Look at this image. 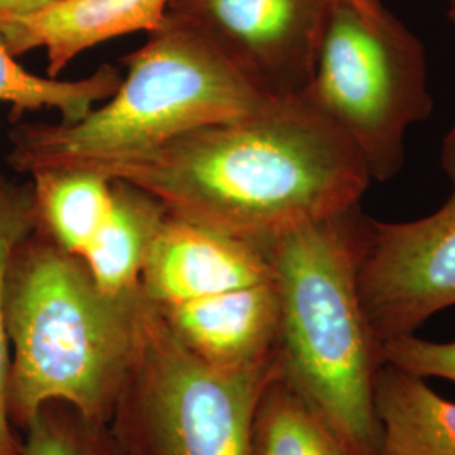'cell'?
I'll return each mask as SVG.
<instances>
[{
	"label": "cell",
	"mask_w": 455,
	"mask_h": 455,
	"mask_svg": "<svg viewBox=\"0 0 455 455\" xmlns=\"http://www.w3.org/2000/svg\"><path fill=\"white\" fill-rule=\"evenodd\" d=\"M88 171L146 193L167 216L265 250L295 228L356 210L373 182L306 92Z\"/></svg>",
	"instance_id": "cell-1"
},
{
	"label": "cell",
	"mask_w": 455,
	"mask_h": 455,
	"mask_svg": "<svg viewBox=\"0 0 455 455\" xmlns=\"http://www.w3.org/2000/svg\"><path fill=\"white\" fill-rule=\"evenodd\" d=\"M124 61L116 92L76 122L24 124L9 163L31 178L88 171L210 125L242 120L276 95L191 20L167 11L161 28Z\"/></svg>",
	"instance_id": "cell-2"
},
{
	"label": "cell",
	"mask_w": 455,
	"mask_h": 455,
	"mask_svg": "<svg viewBox=\"0 0 455 455\" xmlns=\"http://www.w3.org/2000/svg\"><path fill=\"white\" fill-rule=\"evenodd\" d=\"M361 206L268 244L280 300L278 371L351 455H378L374 378L385 363L358 292Z\"/></svg>",
	"instance_id": "cell-3"
},
{
	"label": "cell",
	"mask_w": 455,
	"mask_h": 455,
	"mask_svg": "<svg viewBox=\"0 0 455 455\" xmlns=\"http://www.w3.org/2000/svg\"><path fill=\"white\" fill-rule=\"evenodd\" d=\"M147 304L142 289L101 292L78 257L26 236L5 280L11 390L24 419L65 403L88 422L105 420L129 379Z\"/></svg>",
	"instance_id": "cell-4"
},
{
	"label": "cell",
	"mask_w": 455,
	"mask_h": 455,
	"mask_svg": "<svg viewBox=\"0 0 455 455\" xmlns=\"http://www.w3.org/2000/svg\"><path fill=\"white\" fill-rule=\"evenodd\" d=\"M306 93L349 137L371 180L381 184L402 172L410 127L434 110L420 39L390 11L364 16L342 2L331 4Z\"/></svg>",
	"instance_id": "cell-5"
},
{
	"label": "cell",
	"mask_w": 455,
	"mask_h": 455,
	"mask_svg": "<svg viewBox=\"0 0 455 455\" xmlns=\"http://www.w3.org/2000/svg\"><path fill=\"white\" fill-rule=\"evenodd\" d=\"M276 373V358L236 370L197 358L148 300L120 396L131 402L133 449L139 455H255V413Z\"/></svg>",
	"instance_id": "cell-6"
},
{
	"label": "cell",
	"mask_w": 455,
	"mask_h": 455,
	"mask_svg": "<svg viewBox=\"0 0 455 455\" xmlns=\"http://www.w3.org/2000/svg\"><path fill=\"white\" fill-rule=\"evenodd\" d=\"M358 292L378 341L411 336L455 306V191L420 220H368Z\"/></svg>",
	"instance_id": "cell-7"
},
{
	"label": "cell",
	"mask_w": 455,
	"mask_h": 455,
	"mask_svg": "<svg viewBox=\"0 0 455 455\" xmlns=\"http://www.w3.org/2000/svg\"><path fill=\"white\" fill-rule=\"evenodd\" d=\"M332 0H172L276 97L309 88Z\"/></svg>",
	"instance_id": "cell-8"
},
{
	"label": "cell",
	"mask_w": 455,
	"mask_h": 455,
	"mask_svg": "<svg viewBox=\"0 0 455 455\" xmlns=\"http://www.w3.org/2000/svg\"><path fill=\"white\" fill-rule=\"evenodd\" d=\"M274 280L268 251L210 228L165 216L147 255L140 287L157 307Z\"/></svg>",
	"instance_id": "cell-9"
},
{
	"label": "cell",
	"mask_w": 455,
	"mask_h": 455,
	"mask_svg": "<svg viewBox=\"0 0 455 455\" xmlns=\"http://www.w3.org/2000/svg\"><path fill=\"white\" fill-rule=\"evenodd\" d=\"M159 309L174 336L212 366L236 370L276 358L280 300L275 278Z\"/></svg>",
	"instance_id": "cell-10"
},
{
	"label": "cell",
	"mask_w": 455,
	"mask_h": 455,
	"mask_svg": "<svg viewBox=\"0 0 455 455\" xmlns=\"http://www.w3.org/2000/svg\"><path fill=\"white\" fill-rule=\"evenodd\" d=\"M172 0H56L28 16L0 22V37L20 56L44 49L48 76L58 78L83 51L125 34L152 33Z\"/></svg>",
	"instance_id": "cell-11"
},
{
	"label": "cell",
	"mask_w": 455,
	"mask_h": 455,
	"mask_svg": "<svg viewBox=\"0 0 455 455\" xmlns=\"http://www.w3.org/2000/svg\"><path fill=\"white\" fill-rule=\"evenodd\" d=\"M373 405L381 430L378 455H455V402L442 398L422 376L383 363Z\"/></svg>",
	"instance_id": "cell-12"
},
{
	"label": "cell",
	"mask_w": 455,
	"mask_h": 455,
	"mask_svg": "<svg viewBox=\"0 0 455 455\" xmlns=\"http://www.w3.org/2000/svg\"><path fill=\"white\" fill-rule=\"evenodd\" d=\"M114 203L80 260L107 295L139 292L147 255L167 212L146 193L112 180Z\"/></svg>",
	"instance_id": "cell-13"
},
{
	"label": "cell",
	"mask_w": 455,
	"mask_h": 455,
	"mask_svg": "<svg viewBox=\"0 0 455 455\" xmlns=\"http://www.w3.org/2000/svg\"><path fill=\"white\" fill-rule=\"evenodd\" d=\"M37 221L65 251L82 257L114 203L112 180L92 171L33 176Z\"/></svg>",
	"instance_id": "cell-14"
},
{
	"label": "cell",
	"mask_w": 455,
	"mask_h": 455,
	"mask_svg": "<svg viewBox=\"0 0 455 455\" xmlns=\"http://www.w3.org/2000/svg\"><path fill=\"white\" fill-rule=\"evenodd\" d=\"M120 82V71L110 65L98 68L92 76L82 80L34 75L17 63L16 56L0 37V103L12 107L14 118L24 112L52 108L63 115L61 122H76L97 103L112 97Z\"/></svg>",
	"instance_id": "cell-15"
},
{
	"label": "cell",
	"mask_w": 455,
	"mask_h": 455,
	"mask_svg": "<svg viewBox=\"0 0 455 455\" xmlns=\"http://www.w3.org/2000/svg\"><path fill=\"white\" fill-rule=\"evenodd\" d=\"M253 449L255 455H351L280 371L261 395L253 422Z\"/></svg>",
	"instance_id": "cell-16"
},
{
	"label": "cell",
	"mask_w": 455,
	"mask_h": 455,
	"mask_svg": "<svg viewBox=\"0 0 455 455\" xmlns=\"http://www.w3.org/2000/svg\"><path fill=\"white\" fill-rule=\"evenodd\" d=\"M37 212L33 188L4 186L0 193V455L11 445L7 425V393L11 385L5 324V280L17 246L31 235Z\"/></svg>",
	"instance_id": "cell-17"
},
{
	"label": "cell",
	"mask_w": 455,
	"mask_h": 455,
	"mask_svg": "<svg viewBox=\"0 0 455 455\" xmlns=\"http://www.w3.org/2000/svg\"><path fill=\"white\" fill-rule=\"evenodd\" d=\"M31 423L24 455H112L88 430V420L78 413L73 422L48 417L41 410Z\"/></svg>",
	"instance_id": "cell-18"
},
{
	"label": "cell",
	"mask_w": 455,
	"mask_h": 455,
	"mask_svg": "<svg viewBox=\"0 0 455 455\" xmlns=\"http://www.w3.org/2000/svg\"><path fill=\"white\" fill-rule=\"evenodd\" d=\"M381 355L405 371L422 378H443L455 383V339L435 342L420 339L415 334L383 342Z\"/></svg>",
	"instance_id": "cell-19"
},
{
	"label": "cell",
	"mask_w": 455,
	"mask_h": 455,
	"mask_svg": "<svg viewBox=\"0 0 455 455\" xmlns=\"http://www.w3.org/2000/svg\"><path fill=\"white\" fill-rule=\"evenodd\" d=\"M52 2L56 0H0V22L33 14Z\"/></svg>",
	"instance_id": "cell-20"
},
{
	"label": "cell",
	"mask_w": 455,
	"mask_h": 455,
	"mask_svg": "<svg viewBox=\"0 0 455 455\" xmlns=\"http://www.w3.org/2000/svg\"><path fill=\"white\" fill-rule=\"evenodd\" d=\"M440 163L443 167L445 176L452 182L455 191V120L451 127V131L447 132L442 150H440Z\"/></svg>",
	"instance_id": "cell-21"
},
{
	"label": "cell",
	"mask_w": 455,
	"mask_h": 455,
	"mask_svg": "<svg viewBox=\"0 0 455 455\" xmlns=\"http://www.w3.org/2000/svg\"><path fill=\"white\" fill-rule=\"evenodd\" d=\"M332 2L347 4V5L355 7L361 14L370 17L383 16L388 11V9H385V5L379 0H332Z\"/></svg>",
	"instance_id": "cell-22"
},
{
	"label": "cell",
	"mask_w": 455,
	"mask_h": 455,
	"mask_svg": "<svg viewBox=\"0 0 455 455\" xmlns=\"http://www.w3.org/2000/svg\"><path fill=\"white\" fill-rule=\"evenodd\" d=\"M447 5V17L451 19V22L455 24V0H443Z\"/></svg>",
	"instance_id": "cell-23"
},
{
	"label": "cell",
	"mask_w": 455,
	"mask_h": 455,
	"mask_svg": "<svg viewBox=\"0 0 455 455\" xmlns=\"http://www.w3.org/2000/svg\"><path fill=\"white\" fill-rule=\"evenodd\" d=\"M4 186H5V182L2 180V174H0V193H2V189H4Z\"/></svg>",
	"instance_id": "cell-24"
}]
</instances>
